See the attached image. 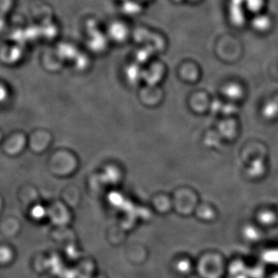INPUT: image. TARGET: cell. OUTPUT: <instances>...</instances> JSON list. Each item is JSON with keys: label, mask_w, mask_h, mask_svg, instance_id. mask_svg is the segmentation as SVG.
<instances>
[{"label": "cell", "mask_w": 278, "mask_h": 278, "mask_svg": "<svg viewBox=\"0 0 278 278\" xmlns=\"http://www.w3.org/2000/svg\"><path fill=\"white\" fill-rule=\"evenodd\" d=\"M111 34L115 40H122L126 35V30L121 25L115 24L111 28Z\"/></svg>", "instance_id": "obj_4"}, {"label": "cell", "mask_w": 278, "mask_h": 278, "mask_svg": "<svg viewBox=\"0 0 278 278\" xmlns=\"http://www.w3.org/2000/svg\"><path fill=\"white\" fill-rule=\"evenodd\" d=\"M271 20L267 16L258 15L252 20V26L259 32H264L271 26Z\"/></svg>", "instance_id": "obj_2"}, {"label": "cell", "mask_w": 278, "mask_h": 278, "mask_svg": "<svg viewBox=\"0 0 278 278\" xmlns=\"http://www.w3.org/2000/svg\"><path fill=\"white\" fill-rule=\"evenodd\" d=\"M242 0H231L230 2V18L234 24L242 26L244 22V13Z\"/></svg>", "instance_id": "obj_1"}, {"label": "cell", "mask_w": 278, "mask_h": 278, "mask_svg": "<svg viewBox=\"0 0 278 278\" xmlns=\"http://www.w3.org/2000/svg\"><path fill=\"white\" fill-rule=\"evenodd\" d=\"M247 9L253 13H258L263 6V0H242Z\"/></svg>", "instance_id": "obj_3"}, {"label": "cell", "mask_w": 278, "mask_h": 278, "mask_svg": "<svg viewBox=\"0 0 278 278\" xmlns=\"http://www.w3.org/2000/svg\"><path fill=\"white\" fill-rule=\"evenodd\" d=\"M11 4V0H0V31L3 26L4 16L8 11Z\"/></svg>", "instance_id": "obj_5"}, {"label": "cell", "mask_w": 278, "mask_h": 278, "mask_svg": "<svg viewBox=\"0 0 278 278\" xmlns=\"http://www.w3.org/2000/svg\"><path fill=\"white\" fill-rule=\"evenodd\" d=\"M6 98V91L3 87L0 86V102L3 101Z\"/></svg>", "instance_id": "obj_7"}, {"label": "cell", "mask_w": 278, "mask_h": 278, "mask_svg": "<svg viewBox=\"0 0 278 278\" xmlns=\"http://www.w3.org/2000/svg\"><path fill=\"white\" fill-rule=\"evenodd\" d=\"M44 209L43 207H41V206H36L34 208V210H33V216H34L35 218H41V217H43V215H44Z\"/></svg>", "instance_id": "obj_6"}]
</instances>
